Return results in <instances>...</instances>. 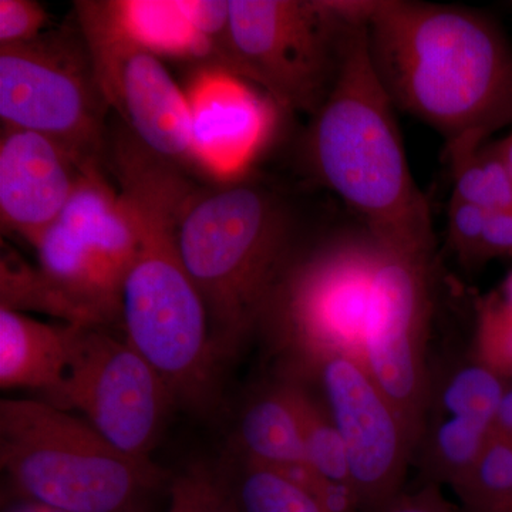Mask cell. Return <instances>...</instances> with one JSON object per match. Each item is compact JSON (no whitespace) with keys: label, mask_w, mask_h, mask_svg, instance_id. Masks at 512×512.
<instances>
[{"label":"cell","mask_w":512,"mask_h":512,"mask_svg":"<svg viewBox=\"0 0 512 512\" xmlns=\"http://www.w3.org/2000/svg\"><path fill=\"white\" fill-rule=\"evenodd\" d=\"M372 8L373 0H229L238 79L278 109L312 117L338 77L350 30Z\"/></svg>","instance_id":"cell-7"},{"label":"cell","mask_w":512,"mask_h":512,"mask_svg":"<svg viewBox=\"0 0 512 512\" xmlns=\"http://www.w3.org/2000/svg\"><path fill=\"white\" fill-rule=\"evenodd\" d=\"M382 512H456L440 494L439 485L429 483L413 494H400Z\"/></svg>","instance_id":"cell-27"},{"label":"cell","mask_w":512,"mask_h":512,"mask_svg":"<svg viewBox=\"0 0 512 512\" xmlns=\"http://www.w3.org/2000/svg\"><path fill=\"white\" fill-rule=\"evenodd\" d=\"M394 109L370 57L366 20L350 30L332 90L309 117L303 163L379 237L434 248L429 204Z\"/></svg>","instance_id":"cell-3"},{"label":"cell","mask_w":512,"mask_h":512,"mask_svg":"<svg viewBox=\"0 0 512 512\" xmlns=\"http://www.w3.org/2000/svg\"><path fill=\"white\" fill-rule=\"evenodd\" d=\"M367 42L394 107L446 138L447 154L512 123V49L493 20L460 6L373 0Z\"/></svg>","instance_id":"cell-1"},{"label":"cell","mask_w":512,"mask_h":512,"mask_svg":"<svg viewBox=\"0 0 512 512\" xmlns=\"http://www.w3.org/2000/svg\"><path fill=\"white\" fill-rule=\"evenodd\" d=\"M0 466L19 497L69 512H148L167 474L40 399L0 402Z\"/></svg>","instance_id":"cell-5"},{"label":"cell","mask_w":512,"mask_h":512,"mask_svg":"<svg viewBox=\"0 0 512 512\" xmlns=\"http://www.w3.org/2000/svg\"><path fill=\"white\" fill-rule=\"evenodd\" d=\"M3 512H69L62 508L53 507V505L40 503V501L30 500V498L19 497L13 501Z\"/></svg>","instance_id":"cell-30"},{"label":"cell","mask_w":512,"mask_h":512,"mask_svg":"<svg viewBox=\"0 0 512 512\" xmlns=\"http://www.w3.org/2000/svg\"><path fill=\"white\" fill-rule=\"evenodd\" d=\"M495 146H497L498 154H500L501 160H503L512 180V133L508 134L503 140L497 141Z\"/></svg>","instance_id":"cell-31"},{"label":"cell","mask_w":512,"mask_h":512,"mask_svg":"<svg viewBox=\"0 0 512 512\" xmlns=\"http://www.w3.org/2000/svg\"><path fill=\"white\" fill-rule=\"evenodd\" d=\"M195 481L191 512H239L228 476L198 467L192 470Z\"/></svg>","instance_id":"cell-25"},{"label":"cell","mask_w":512,"mask_h":512,"mask_svg":"<svg viewBox=\"0 0 512 512\" xmlns=\"http://www.w3.org/2000/svg\"><path fill=\"white\" fill-rule=\"evenodd\" d=\"M379 251L380 238L365 225L296 249L261 326L285 353L286 375H303L330 356L363 362Z\"/></svg>","instance_id":"cell-6"},{"label":"cell","mask_w":512,"mask_h":512,"mask_svg":"<svg viewBox=\"0 0 512 512\" xmlns=\"http://www.w3.org/2000/svg\"><path fill=\"white\" fill-rule=\"evenodd\" d=\"M195 481L192 470L185 476L177 478L171 485L170 507L167 512H191L194 504Z\"/></svg>","instance_id":"cell-28"},{"label":"cell","mask_w":512,"mask_h":512,"mask_svg":"<svg viewBox=\"0 0 512 512\" xmlns=\"http://www.w3.org/2000/svg\"><path fill=\"white\" fill-rule=\"evenodd\" d=\"M495 434L512 440V383L505 382L494 419Z\"/></svg>","instance_id":"cell-29"},{"label":"cell","mask_w":512,"mask_h":512,"mask_svg":"<svg viewBox=\"0 0 512 512\" xmlns=\"http://www.w3.org/2000/svg\"><path fill=\"white\" fill-rule=\"evenodd\" d=\"M487 512H512V491L510 495L503 501V503L498 504L497 507L493 508V510Z\"/></svg>","instance_id":"cell-32"},{"label":"cell","mask_w":512,"mask_h":512,"mask_svg":"<svg viewBox=\"0 0 512 512\" xmlns=\"http://www.w3.org/2000/svg\"><path fill=\"white\" fill-rule=\"evenodd\" d=\"M503 256H512V208L488 212L481 239L480 262Z\"/></svg>","instance_id":"cell-26"},{"label":"cell","mask_w":512,"mask_h":512,"mask_svg":"<svg viewBox=\"0 0 512 512\" xmlns=\"http://www.w3.org/2000/svg\"><path fill=\"white\" fill-rule=\"evenodd\" d=\"M80 325H50L0 308V387L30 390L46 400L59 389Z\"/></svg>","instance_id":"cell-17"},{"label":"cell","mask_w":512,"mask_h":512,"mask_svg":"<svg viewBox=\"0 0 512 512\" xmlns=\"http://www.w3.org/2000/svg\"><path fill=\"white\" fill-rule=\"evenodd\" d=\"M35 249L56 318L70 325L121 328V296L137 234L106 168L84 171L66 210Z\"/></svg>","instance_id":"cell-8"},{"label":"cell","mask_w":512,"mask_h":512,"mask_svg":"<svg viewBox=\"0 0 512 512\" xmlns=\"http://www.w3.org/2000/svg\"><path fill=\"white\" fill-rule=\"evenodd\" d=\"M464 512H487L512 491V440L491 434L466 473L451 485Z\"/></svg>","instance_id":"cell-21"},{"label":"cell","mask_w":512,"mask_h":512,"mask_svg":"<svg viewBox=\"0 0 512 512\" xmlns=\"http://www.w3.org/2000/svg\"><path fill=\"white\" fill-rule=\"evenodd\" d=\"M488 212L477 205L451 198L448 205V241L466 264L480 262L481 239Z\"/></svg>","instance_id":"cell-23"},{"label":"cell","mask_w":512,"mask_h":512,"mask_svg":"<svg viewBox=\"0 0 512 512\" xmlns=\"http://www.w3.org/2000/svg\"><path fill=\"white\" fill-rule=\"evenodd\" d=\"M43 402L83 417L111 446L151 460L175 406L150 363L113 329L79 326L59 389Z\"/></svg>","instance_id":"cell-12"},{"label":"cell","mask_w":512,"mask_h":512,"mask_svg":"<svg viewBox=\"0 0 512 512\" xmlns=\"http://www.w3.org/2000/svg\"><path fill=\"white\" fill-rule=\"evenodd\" d=\"M291 376L318 383L320 400L345 444L360 512H382L403 493L416 453L392 400L355 357H326Z\"/></svg>","instance_id":"cell-13"},{"label":"cell","mask_w":512,"mask_h":512,"mask_svg":"<svg viewBox=\"0 0 512 512\" xmlns=\"http://www.w3.org/2000/svg\"><path fill=\"white\" fill-rule=\"evenodd\" d=\"M94 69L111 111L154 156L197 173L194 116L183 92L124 15L120 2H76Z\"/></svg>","instance_id":"cell-10"},{"label":"cell","mask_w":512,"mask_h":512,"mask_svg":"<svg viewBox=\"0 0 512 512\" xmlns=\"http://www.w3.org/2000/svg\"><path fill=\"white\" fill-rule=\"evenodd\" d=\"M111 109L82 30H46L0 47V120L56 141L84 168H107Z\"/></svg>","instance_id":"cell-9"},{"label":"cell","mask_w":512,"mask_h":512,"mask_svg":"<svg viewBox=\"0 0 512 512\" xmlns=\"http://www.w3.org/2000/svg\"><path fill=\"white\" fill-rule=\"evenodd\" d=\"M281 377L288 386L298 414L309 466L326 480L350 484L353 487L345 444L330 419L325 404L313 396L305 380L289 375Z\"/></svg>","instance_id":"cell-18"},{"label":"cell","mask_w":512,"mask_h":512,"mask_svg":"<svg viewBox=\"0 0 512 512\" xmlns=\"http://www.w3.org/2000/svg\"><path fill=\"white\" fill-rule=\"evenodd\" d=\"M296 224L291 201L245 171L198 181L188 194L178 248L204 302L221 363L261 329L275 286L299 248Z\"/></svg>","instance_id":"cell-4"},{"label":"cell","mask_w":512,"mask_h":512,"mask_svg":"<svg viewBox=\"0 0 512 512\" xmlns=\"http://www.w3.org/2000/svg\"><path fill=\"white\" fill-rule=\"evenodd\" d=\"M237 454L252 463L274 468L316 497L326 478L309 466L298 414L284 379L258 390L239 416Z\"/></svg>","instance_id":"cell-16"},{"label":"cell","mask_w":512,"mask_h":512,"mask_svg":"<svg viewBox=\"0 0 512 512\" xmlns=\"http://www.w3.org/2000/svg\"><path fill=\"white\" fill-rule=\"evenodd\" d=\"M113 177L137 234L121 296V332L164 380L175 406L208 412L222 363L178 248L181 210L197 178L144 150L121 154Z\"/></svg>","instance_id":"cell-2"},{"label":"cell","mask_w":512,"mask_h":512,"mask_svg":"<svg viewBox=\"0 0 512 512\" xmlns=\"http://www.w3.org/2000/svg\"><path fill=\"white\" fill-rule=\"evenodd\" d=\"M379 238L363 363L396 406L417 448L431 379L434 248Z\"/></svg>","instance_id":"cell-11"},{"label":"cell","mask_w":512,"mask_h":512,"mask_svg":"<svg viewBox=\"0 0 512 512\" xmlns=\"http://www.w3.org/2000/svg\"><path fill=\"white\" fill-rule=\"evenodd\" d=\"M235 463L228 478L239 512H326L315 494L281 471L241 456Z\"/></svg>","instance_id":"cell-19"},{"label":"cell","mask_w":512,"mask_h":512,"mask_svg":"<svg viewBox=\"0 0 512 512\" xmlns=\"http://www.w3.org/2000/svg\"><path fill=\"white\" fill-rule=\"evenodd\" d=\"M454 175L451 198L487 212L512 208V180L494 144L448 154Z\"/></svg>","instance_id":"cell-20"},{"label":"cell","mask_w":512,"mask_h":512,"mask_svg":"<svg viewBox=\"0 0 512 512\" xmlns=\"http://www.w3.org/2000/svg\"><path fill=\"white\" fill-rule=\"evenodd\" d=\"M86 170L56 141L33 131L2 127L0 218L3 231L15 232L35 248L66 210Z\"/></svg>","instance_id":"cell-15"},{"label":"cell","mask_w":512,"mask_h":512,"mask_svg":"<svg viewBox=\"0 0 512 512\" xmlns=\"http://www.w3.org/2000/svg\"><path fill=\"white\" fill-rule=\"evenodd\" d=\"M474 355L512 383V272L500 288L476 302Z\"/></svg>","instance_id":"cell-22"},{"label":"cell","mask_w":512,"mask_h":512,"mask_svg":"<svg viewBox=\"0 0 512 512\" xmlns=\"http://www.w3.org/2000/svg\"><path fill=\"white\" fill-rule=\"evenodd\" d=\"M49 16L33 0H0V47L32 42L45 33Z\"/></svg>","instance_id":"cell-24"},{"label":"cell","mask_w":512,"mask_h":512,"mask_svg":"<svg viewBox=\"0 0 512 512\" xmlns=\"http://www.w3.org/2000/svg\"><path fill=\"white\" fill-rule=\"evenodd\" d=\"M505 380L476 355L431 372L429 399L414 460L430 483L453 485L494 431Z\"/></svg>","instance_id":"cell-14"}]
</instances>
